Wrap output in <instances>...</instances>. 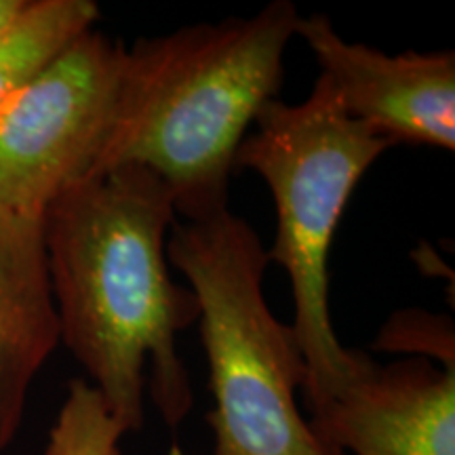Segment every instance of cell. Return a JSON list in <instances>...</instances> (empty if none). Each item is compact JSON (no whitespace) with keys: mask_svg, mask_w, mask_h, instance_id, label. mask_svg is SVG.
Masks as SVG:
<instances>
[{"mask_svg":"<svg viewBox=\"0 0 455 455\" xmlns=\"http://www.w3.org/2000/svg\"><path fill=\"white\" fill-rule=\"evenodd\" d=\"M312 428L352 455H455V369L428 358L379 365L371 356L323 407Z\"/></svg>","mask_w":455,"mask_h":455,"instance_id":"7","label":"cell"},{"mask_svg":"<svg viewBox=\"0 0 455 455\" xmlns=\"http://www.w3.org/2000/svg\"><path fill=\"white\" fill-rule=\"evenodd\" d=\"M175 218L167 184L138 164L72 186L43 215L61 344L124 435L144 424L146 388L171 428L195 403L178 335L201 308L169 272Z\"/></svg>","mask_w":455,"mask_h":455,"instance_id":"1","label":"cell"},{"mask_svg":"<svg viewBox=\"0 0 455 455\" xmlns=\"http://www.w3.org/2000/svg\"><path fill=\"white\" fill-rule=\"evenodd\" d=\"M298 36L344 112L390 146L455 150V53L388 55L339 36L323 13L301 17Z\"/></svg>","mask_w":455,"mask_h":455,"instance_id":"6","label":"cell"},{"mask_svg":"<svg viewBox=\"0 0 455 455\" xmlns=\"http://www.w3.org/2000/svg\"><path fill=\"white\" fill-rule=\"evenodd\" d=\"M124 44L91 28L0 114V212L44 215L93 175L110 135Z\"/></svg>","mask_w":455,"mask_h":455,"instance_id":"5","label":"cell"},{"mask_svg":"<svg viewBox=\"0 0 455 455\" xmlns=\"http://www.w3.org/2000/svg\"><path fill=\"white\" fill-rule=\"evenodd\" d=\"M124 430L87 379H72L44 455H121Z\"/></svg>","mask_w":455,"mask_h":455,"instance_id":"10","label":"cell"},{"mask_svg":"<svg viewBox=\"0 0 455 455\" xmlns=\"http://www.w3.org/2000/svg\"><path fill=\"white\" fill-rule=\"evenodd\" d=\"M167 255L201 308L213 455H346L299 411L295 395L306 386V363L291 325L266 301L268 255L253 226L230 209L175 221Z\"/></svg>","mask_w":455,"mask_h":455,"instance_id":"3","label":"cell"},{"mask_svg":"<svg viewBox=\"0 0 455 455\" xmlns=\"http://www.w3.org/2000/svg\"><path fill=\"white\" fill-rule=\"evenodd\" d=\"M60 344L43 215L0 212V451L17 435L28 390Z\"/></svg>","mask_w":455,"mask_h":455,"instance_id":"8","label":"cell"},{"mask_svg":"<svg viewBox=\"0 0 455 455\" xmlns=\"http://www.w3.org/2000/svg\"><path fill=\"white\" fill-rule=\"evenodd\" d=\"M299 20L293 3L275 0L251 17L124 47L116 112L93 175L138 164L167 184L184 221L226 212L236 152L278 100Z\"/></svg>","mask_w":455,"mask_h":455,"instance_id":"2","label":"cell"},{"mask_svg":"<svg viewBox=\"0 0 455 455\" xmlns=\"http://www.w3.org/2000/svg\"><path fill=\"white\" fill-rule=\"evenodd\" d=\"M98 20L100 7L93 0H30L0 38V114Z\"/></svg>","mask_w":455,"mask_h":455,"instance_id":"9","label":"cell"},{"mask_svg":"<svg viewBox=\"0 0 455 455\" xmlns=\"http://www.w3.org/2000/svg\"><path fill=\"white\" fill-rule=\"evenodd\" d=\"M30 0H0V38L7 34L21 13L28 9Z\"/></svg>","mask_w":455,"mask_h":455,"instance_id":"12","label":"cell"},{"mask_svg":"<svg viewBox=\"0 0 455 455\" xmlns=\"http://www.w3.org/2000/svg\"><path fill=\"white\" fill-rule=\"evenodd\" d=\"M253 127L238 148L236 167L261 175L275 201L276 235L266 255L291 283V329L306 363V405L315 411L369 356L335 335L329 253L356 184L392 146L350 118L323 76L301 104L270 101Z\"/></svg>","mask_w":455,"mask_h":455,"instance_id":"4","label":"cell"},{"mask_svg":"<svg viewBox=\"0 0 455 455\" xmlns=\"http://www.w3.org/2000/svg\"><path fill=\"white\" fill-rule=\"evenodd\" d=\"M375 348L386 352H413L419 358L439 361L443 369H455L453 329L443 316H428L419 312L395 315L384 327Z\"/></svg>","mask_w":455,"mask_h":455,"instance_id":"11","label":"cell"}]
</instances>
